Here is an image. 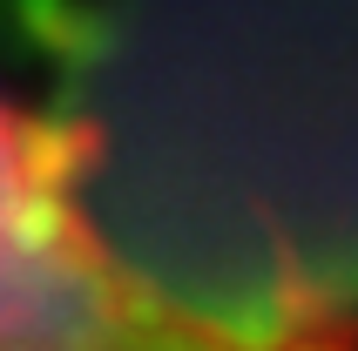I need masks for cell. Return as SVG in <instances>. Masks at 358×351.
<instances>
[{"mask_svg":"<svg viewBox=\"0 0 358 351\" xmlns=\"http://www.w3.org/2000/svg\"><path fill=\"white\" fill-rule=\"evenodd\" d=\"M101 136L0 95V351H338L230 324L149 277L101 216Z\"/></svg>","mask_w":358,"mask_h":351,"instance_id":"6da1fadb","label":"cell"}]
</instances>
